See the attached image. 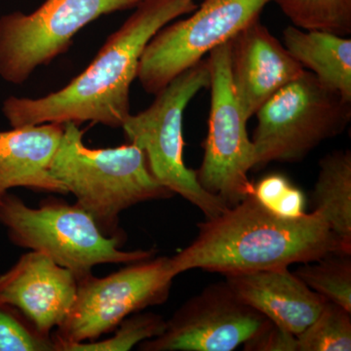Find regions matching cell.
<instances>
[{"label": "cell", "mask_w": 351, "mask_h": 351, "mask_svg": "<svg viewBox=\"0 0 351 351\" xmlns=\"http://www.w3.org/2000/svg\"><path fill=\"white\" fill-rule=\"evenodd\" d=\"M196 8L195 0H144L66 86L41 98L9 97L2 108L9 124L92 122L121 128L131 114V84L145 46L166 25Z\"/></svg>", "instance_id": "cell-1"}, {"label": "cell", "mask_w": 351, "mask_h": 351, "mask_svg": "<svg viewBox=\"0 0 351 351\" xmlns=\"http://www.w3.org/2000/svg\"><path fill=\"white\" fill-rule=\"evenodd\" d=\"M197 228L195 239L170 258L177 276L196 269L223 274L285 269L329 254H351L317 212L282 218L252 195Z\"/></svg>", "instance_id": "cell-2"}, {"label": "cell", "mask_w": 351, "mask_h": 351, "mask_svg": "<svg viewBox=\"0 0 351 351\" xmlns=\"http://www.w3.org/2000/svg\"><path fill=\"white\" fill-rule=\"evenodd\" d=\"M75 122L64 123L63 136L51 163V174L76 204L93 218L104 235L125 240L122 212L145 201L168 199L174 193L156 181L145 152L134 144L90 149Z\"/></svg>", "instance_id": "cell-3"}, {"label": "cell", "mask_w": 351, "mask_h": 351, "mask_svg": "<svg viewBox=\"0 0 351 351\" xmlns=\"http://www.w3.org/2000/svg\"><path fill=\"white\" fill-rule=\"evenodd\" d=\"M0 223L16 246L40 252L73 272L76 280L91 276L96 265L133 263L154 258V250L123 251V240L103 234L77 204L46 200L32 208L17 195L0 198Z\"/></svg>", "instance_id": "cell-4"}, {"label": "cell", "mask_w": 351, "mask_h": 351, "mask_svg": "<svg viewBox=\"0 0 351 351\" xmlns=\"http://www.w3.org/2000/svg\"><path fill=\"white\" fill-rule=\"evenodd\" d=\"M210 83L209 64L203 59L154 95L149 108L137 114L131 113L121 127L127 141L145 152L156 181L197 207L206 219L230 206L207 193L198 182L195 170L184 163L182 122L189 101L209 88Z\"/></svg>", "instance_id": "cell-5"}, {"label": "cell", "mask_w": 351, "mask_h": 351, "mask_svg": "<svg viewBox=\"0 0 351 351\" xmlns=\"http://www.w3.org/2000/svg\"><path fill=\"white\" fill-rule=\"evenodd\" d=\"M254 168L298 162L325 141L341 135L351 120V101L304 71L256 113Z\"/></svg>", "instance_id": "cell-6"}, {"label": "cell", "mask_w": 351, "mask_h": 351, "mask_svg": "<svg viewBox=\"0 0 351 351\" xmlns=\"http://www.w3.org/2000/svg\"><path fill=\"white\" fill-rule=\"evenodd\" d=\"M144 0H45L31 14L0 18V77L22 84L73 44L76 34L101 16L136 8Z\"/></svg>", "instance_id": "cell-7"}, {"label": "cell", "mask_w": 351, "mask_h": 351, "mask_svg": "<svg viewBox=\"0 0 351 351\" xmlns=\"http://www.w3.org/2000/svg\"><path fill=\"white\" fill-rule=\"evenodd\" d=\"M175 274L170 258L129 263L110 276L77 281L75 304L53 337L64 341H97L132 314L167 301Z\"/></svg>", "instance_id": "cell-8"}, {"label": "cell", "mask_w": 351, "mask_h": 351, "mask_svg": "<svg viewBox=\"0 0 351 351\" xmlns=\"http://www.w3.org/2000/svg\"><path fill=\"white\" fill-rule=\"evenodd\" d=\"M274 0H204L186 19L169 23L145 46L137 78L147 93L156 95L260 18Z\"/></svg>", "instance_id": "cell-9"}, {"label": "cell", "mask_w": 351, "mask_h": 351, "mask_svg": "<svg viewBox=\"0 0 351 351\" xmlns=\"http://www.w3.org/2000/svg\"><path fill=\"white\" fill-rule=\"evenodd\" d=\"M207 61L211 106L204 156L196 178L207 193L230 207L253 195L248 173L254 169V145L233 91L230 41L210 52Z\"/></svg>", "instance_id": "cell-10"}, {"label": "cell", "mask_w": 351, "mask_h": 351, "mask_svg": "<svg viewBox=\"0 0 351 351\" xmlns=\"http://www.w3.org/2000/svg\"><path fill=\"white\" fill-rule=\"evenodd\" d=\"M271 323L240 301L225 282L213 283L184 302L141 351H232Z\"/></svg>", "instance_id": "cell-11"}, {"label": "cell", "mask_w": 351, "mask_h": 351, "mask_svg": "<svg viewBox=\"0 0 351 351\" xmlns=\"http://www.w3.org/2000/svg\"><path fill=\"white\" fill-rule=\"evenodd\" d=\"M233 91L246 121L306 69L258 19L230 40Z\"/></svg>", "instance_id": "cell-12"}, {"label": "cell", "mask_w": 351, "mask_h": 351, "mask_svg": "<svg viewBox=\"0 0 351 351\" xmlns=\"http://www.w3.org/2000/svg\"><path fill=\"white\" fill-rule=\"evenodd\" d=\"M76 293L73 272L40 252L25 254L0 276V300L17 307L48 336L68 317Z\"/></svg>", "instance_id": "cell-13"}, {"label": "cell", "mask_w": 351, "mask_h": 351, "mask_svg": "<svg viewBox=\"0 0 351 351\" xmlns=\"http://www.w3.org/2000/svg\"><path fill=\"white\" fill-rule=\"evenodd\" d=\"M223 276L240 301L295 336L313 322L326 302L289 267Z\"/></svg>", "instance_id": "cell-14"}, {"label": "cell", "mask_w": 351, "mask_h": 351, "mask_svg": "<svg viewBox=\"0 0 351 351\" xmlns=\"http://www.w3.org/2000/svg\"><path fill=\"white\" fill-rule=\"evenodd\" d=\"M63 132L59 123L0 132V198L15 188L69 195L50 171Z\"/></svg>", "instance_id": "cell-15"}, {"label": "cell", "mask_w": 351, "mask_h": 351, "mask_svg": "<svg viewBox=\"0 0 351 351\" xmlns=\"http://www.w3.org/2000/svg\"><path fill=\"white\" fill-rule=\"evenodd\" d=\"M283 44L302 68L323 84L351 101V39L289 25Z\"/></svg>", "instance_id": "cell-16"}, {"label": "cell", "mask_w": 351, "mask_h": 351, "mask_svg": "<svg viewBox=\"0 0 351 351\" xmlns=\"http://www.w3.org/2000/svg\"><path fill=\"white\" fill-rule=\"evenodd\" d=\"M313 211L351 248V152L335 151L323 157L314 186Z\"/></svg>", "instance_id": "cell-17"}, {"label": "cell", "mask_w": 351, "mask_h": 351, "mask_svg": "<svg viewBox=\"0 0 351 351\" xmlns=\"http://www.w3.org/2000/svg\"><path fill=\"white\" fill-rule=\"evenodd\" d=\"M292 25L302 31L351 34V0H274Z\"/></svg>", "instance_id": "cell-18"}, {"label": "cell", "mask_w": 351, "mask_h": 351, "mask_svg": "<svg viewBox=\"0 0 351 351\" xmlns=\"http://www.w3.org/2000/svg\"><path fill=\"white\" fill-rule=\"evenodd\" d=\"M302 265L294 274L307 287L351 313L350 255L329 254Z\"/></svg>", "instance_id": "cell-19"}, {"label": "cell", "mask_w": 351, "mask_h": 351, "mask_svg": "<svg viewBox=\"0 0 351 351\" xmlns=\"http://www.w3.org/2000/svg\"><path fill=\"white\" fill-rule=\"evenodd\" d=\"M165 327L166 320L162 316L140 311L122 321L110 339L75 343L53 338L56 351H128L143 341L159 336Z\"/></svg>", "instance_id": "cell-20"}, {"label": "cell", "mask_w": 351, "mask_h": 351, "mask_svg": "<svg viewBox=\"0 0 351 351\" xmlns=\"http://www.w3.org/2000/svg\"><path fill=\"white\" fill-rule=\"evenodd\" d=\"M298 351L351 350V313L325 302L317 317L297 335Z\"/></svg>", "instance_id": "cell-21"}, {"label": "cell", "mask_w": 351, "mask_h": 351, "mask_svg": "<svg viewBox=\"0 0 351 351\" xmlns=\"http://www.w3.org/2000/svg\"><path fill=\"white\" fill-rule=\"evenodd\" d=\"M0 351H56L52 335L39 332L17 307L0 300Z\"/></svg>", "instance_id": "cell-22"}, {"label": "cell", "mask_w": 351, "mask_h": 351, "mask_svg": "<svg viewBox=\"0 0 351 351\" xmlns=\"http://www.w3.org/2000/svg\"><path fill=\"white\" fill-rule=\"evenodd\" d=\"M254 197L265 209L282 217L295 219L304 215V193L281 174H271L254 184Z\"/></svg>", "instance_id": "cell-23"}, {"label": "cell", "mask_w": 351, "mask_h": 351, "mask_svg": "<svg viewBox=\"0 0 351 351\" xmlns=\"http://www.w3.org/2000/svg\"><path fill=\"white\" fill-rule=\"evenodd\" d=\"M243 346L247 351H298L297 336L272 322Z\"/></svg>", "instance_id": "cell-24"}]
</instances>
